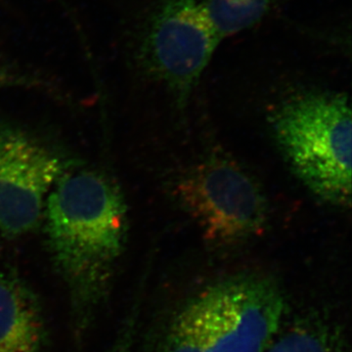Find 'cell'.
<instances>
[{
  "label": "cell",
  "instance_id": "4",
  "mask_svg": "<svg viewBox=\"0 0 352 352\" xmlns=\"http://www.w3.org/2000/svg\"><path fill=\"white\" fill-rule=\"evenodd\" d=\"M182 208L217 245H234L258 235L267 221V203L256 180L233 161L210 156L175 185Z\"/></svg>",
  "mask_w": 352,
  "mask_h": 352
},
{
  "label": "cell",
  "instance_id": "10",
  "mask_svg": "<svg viewBox=\"0 0 352 352\" xmlns=\"http://www.w3.org/2000/svg\"><path fill=\"white\" fill-rule=\"evenodd\" d=\"M142 289H139L138 295L132 302L129 311L118 330L110 346L104 352H132L134 340L138 333L139 316L142 305Z\"/></svg>",
  "mask_w": 352,
  "mask_h": 352
},
{
  "label": "cell",
  "instance_id": "5",
  "mask_svg": "<svg viewBox=\"0 0 352 352\" xmlns=\"http://www.w3.org/2000/svg\"><path fill=\"white\" fill-rule=\"evenodd\" d=\"M207 327L201 352H265L282 330L286 300L274 278L241 273L205 289Z\"/></svg>",
  "mask_w": 352,
  "mask_h": 352
},
{
  "label": "cell",
  "instance_id": "3",
  "mask_svg": "<svg viewBox=\"0 0 352 352\" xmlns=\"http://www.w3.org/2000/svg\"><path fill=\"white\" fill-rule=\"evenodd\" d=\"M219 43L203 0H157L134 32L133 56L141 71L168 88L182 107Z\"/></svg>",
  "mask_w": 352,
  "mask_h": 352
},
{
  "label": "cell",
  "instance_id": "6",
  "mask_svg": "<svg viewBox=\"0 0 352 352\" xmlns=\"http://www.w3.org/2000/svg\"><path fill=\"white\" fill-rule=\"evenodd\" d=\"M73 168L30 132L0 124V236L17 239L36 230L51 190Z\"/></svg>",
  "mask_w": 352,
  "mask_h": 352
},
{
  "label": "cell",
  "instance_id": "11",
  "mask_svg": "<svg viewBox=\"0 0 352 352\" xmlns=\"http://www.w3.org/2000/svg\"><path fill=\"white\" fill-rule=\"evenodd\" d=\"M43 83L29 75L0 55V88L9 87H41Z\"/></svg>",
  "mask_w": 352,
  "mask_h": 352
},
{
  "label": "cell",
  "instance_id": "1",
  "mask_svg": "<svg viewBox=\"0 0 352 352\" xmlns=\"http://www.w3.org/2000/svg\"><path fill=\"white\" fill-rule=\"evenodd\" d=\"M43 219L50 259L66 288L74 335L80 340L107 305L126 250V200L104 173L72 170L51 190Z\"/></svg>",
  "mask_w": 352,
  "mask_h": 352
},
{
  "label": "cell",
  "instance_id": "2",
  "mask_svg": "<svg viewBox=\"0 0 352 352\" xmlns=\"http://www.w3.org/2000/svg\"><path fill=\"white\" fill-rule=\"evenodd\" d=\"M274 138L315 196L337 207L351 203V110L346 94L310 90L289 97L270 117Z\"/></svg>",
  "mask_w": 352,
  "mask_h": 352
},
{
  "label": "cell",
  "instance_id": "8",
  "mask_svg": "<svg viewBox=\"0 0 352 352\" xmlns=\"http://www.w3.org/2000/svg\"><path fill=\"white\" fill-rule=\"evenodd\" d=\"M265 352H346L337 327L319 318L296 322L282 329Z\"/></svg>",
  "mask_w": 352,
  "mask_h": 352
},
{
  "label": "cell",
  "instance_id": "9",
  "mask_svg": "<svg viewBox=\"0 0 352 352\" xmlns=\"http://www.w3.org/2000/svg\"><path fill=\"white\" fill-rule=\"evenodd\" d=\"M279 0H203L208 19L220 41L254 27Z\"/></svg>",
  "mask_w": 352,
  "mask_h": 352
},
{
  "label": "cell",
  "instance_id": "7",
  "mask_svg": "<svg viewBox=\"0 0 352 352\" xmlns=\"http://www.w3.org/2000/svg\"><path fill=\"white\" fill-rule=\"evenodd\" d=\"M47 317L24 278L0 270V352H50Z\"/></svg>",
  "mask_w": 352,
  "mask_h": 352
}]
</instances>
